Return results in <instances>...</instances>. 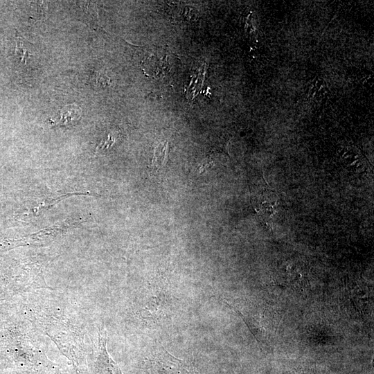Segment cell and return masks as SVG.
I'll return each instance as SVG.
<instances>
[{"label":"cell","instance_id":"cell-1","mask_svg":"<svg viewBox=\"0 0 374 374\" xmlns=\"http://www.w3.org/2000/svg\"><path fill=\"white\" fill-rule=\"evenodd\" d=\"M23 305L26 319L48 337L72 364L75 374H89L84 321L69 302L42 290L31 292Z\"/></svg>","mask_w":374,"mask_h":374},{"label":"cell","instance_id":"cell-2","mask_svg":"<svg viewBox=\"0 0 374 374\" xmlns=\"http://www.w3.org/2000/svg\"><path fill=\"white\" fill-rule=\"evenodd\" d=\"M0 331V364L24 371L46 372L52 362L30 328L8 321Z\"/></svg>","mask_w":374,"mask_h":374},{"label":"cell","instance_id":"cell-3","mask_svg":"<svg viewBox=\"0 0 374 374\" xmlns=\"http://www.w3.org/2000/svg\"><path fill=\"white\" fill-rule=\"evenodd\" d=\"M48 260L28 257L0 269V301L20 294L42 290H54L45 280Z\"/></svg>","mask_w":374,"mask_h":374},{"label":"cell","instance_id":"cell-4","mask_svg":"<svg viewBox=\"0 0 374 374\" xmlns=\"http://www.w3.org/2000/svg\"><path fill=\"white\" fill-rule=\"evenodd\" d=\"M150 362L153 374H198L166 351L156 354Z\"/></svg>","mask_w":374,"mask_h":374},{"label":"cell","instance_id":"cell-5","mask_svg":"<svg viewBox=\"0 0 374 374\" xmlns=\"http://www.w3.org/2000/svg\"><path fill=\"white\" fill-rule=\"evenodd\" d=\"M94 374H123L107 349V335L105 329L98 330V346L93 362Z\"/></svg>","mask_w":374,"mask_h":374},{"label":"cell","instance_id":"cell-6","mask_svg":"<svg viewBox=\"0 0 374 374\" xmlns=\"http://www.w3.org/2000/svg\"><path fill=\"white\" fill-rule=\"evenodd\" d=\"M145 53L146 55L142 60V68L149 75L159 77L169 70L168 57L164 49L153 48Z\"/></svg>","mask_w":374,"mask_h":374},{"label":"cell","instance_id":"cell-7","mask_svg":"<svg viewBox=\"0 0 374 374\" xmlns=\"http://www.w3.org/2000/svg\"><path fill=\"white\" fill-rule=\"evenodd\" d=\"M81 108L76 104L66 105L60 110L59 120H50L53 125L59 126L74 125L81 116Z\"/></svg>","mask_w":374,"mask_h":374},{"label":"cell","instance_id":"cell-8","mask_svg":"<svg viewBox=\"0 0 374 374\" xmlns=\"http://www.w3.org/2000/svg\"><path fill=\"white\" fill-rule=\"evenodd\" d=\"M24 39L21 37H17V45L15 48V54L20 57V62L26 64L27 59L32 55L26 48H24Z\"/></svg>","mask_w":374,"mask_h":374},{"label":"cell","instance_id":"cell-9","mask_svg":"<svg viewBox=\"0 0 374 374\" xmlns=\"http://www.w3.org/2000/svg\"><path fill=\"white\" fill-rule=\"evenodd\" d=\"M46 374H73L60 366L53 363L46 371ZM74 374H75L74 373Z\"/></svg>","mask_w":374,"mask_h":374},{"label":"cell","instance_id":"cell-10","mask_svg":"<svg viewBox=\"0 0 374 374\" xmlns=\"http://www.w3.org/2000/svg\"><path fill=\"white\" fill-rule=\"evenodd\" d=\"M8 321L7 308L0 304V325H3Z\"/></svg>","mask_w":374,"mask_h":374}]
</instances>
